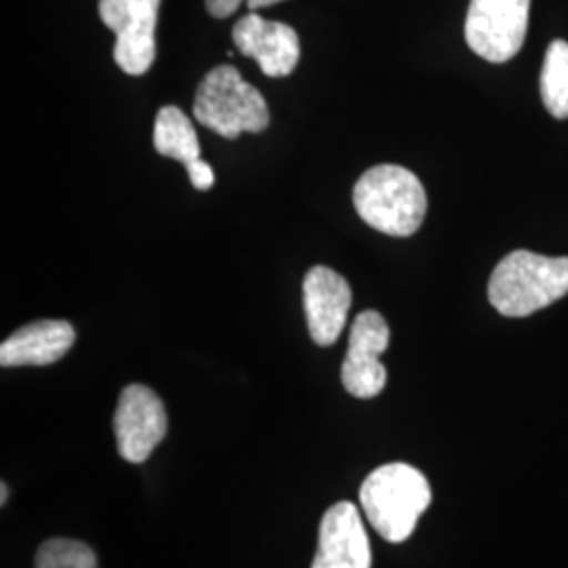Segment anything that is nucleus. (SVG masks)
<instances>
[{
  "mask_svg": "<svg viewBox=\"0 0 568 568\" xmlns=\"http://www.w3.org/2000/svg\"><path fill=\"white\" fill-rule=\"evenodd\" d=\"M114 434L122 459L143 464L166 434L163 400L142 384L124 387L114 413Z\"/></svg>",
  "mask_w": 568,
  "mask_h": 568,
  "instance_id": "nucleus-8",
  "label": "nucleus"
},
{
  "mask_svg": "<svg viewBox=\"0 0 568 568\" xmlns=\"http://www.w3.org/2000/svg\"><path fill=\"white\" fill-rule=\"evenodd\" d=\"M568 295V257L514 251L490 274L488 302L508 316L525 318Z\"/></svg>",
  "mask_w": 568,
  "mask_h": 568,
  "instance_id": "nucleus-2",
  "label": "nucleus"
},
{
  "mask_svg": "<svg viewBox=\"0 0 568 568\" xmlns=\"http://www.w3.org/2000/svg\"><path fill=\"white\" fill-rule=\"evenodd\" d=\"M159 9L161 0H100V18L116 34L114 61L131 77L154 63Z\"/></svg>",
  "mask_w": 568,
  "mask_h": 568,
  "instance_id": "nucleus-6",
  "label": "nucleus"
},
{
  "mask_svg": "<svg viewBox=\"0 0 568 568\" xmlns=\"http://www.w3.org/2000/svg\"><path fill=\"white\" fill-rule=\"evenodd\" d=\"M77 342L68 321H39L21 326L0 345L2 366H47L63 358Z\"/></svg>",
  "mask_w": 568,
  "mask_h": 568,
  "instance_id": "nucleus-12",
  "label": "nucleus"
},
{
  "mask_svg": "<svg viewBox=\"0 0 568 568\" xmlns=\"http://www.w3.org/2000/svg\"><path fill=\"white\" fill-rule=\"evenodd\" d=\"M0 490H2V497H0V504H2V506H4V504H7V485H4V483H2V487H0Z\"/></svg>",
  "mask_w": 568,
  "mask_h": 568,
  "instance_id": "nucleus-18",
  "label": "nucleus"
},
{
  "mask_svg": "<svg viewBox=\"0 0 568 568\" xmlns=\"http://www.w3.org/2000/svg\"><path fill=\"white\" fill-rule=\"evenodd\" d=\"M352 305V288L342 274L326 265H314L304 278V310L312 342L321 347L335 344L344 331Z\"/></svg>",
  "mask_w": 568,
  "mask_h": 568,
  "instance_id": "nucleus-10",
  "label": "nucleus"
},
{
  "mask_svg": "<svg viewBox=\"0 0 568 568\" xmlns=\"http://www.w3.org/2000/svg\"><path fill=\"white\" fill-rule=\"evenodd\" d=\"M371 544L358 508L339 501L326 509L312 568H371Z\"/></svg>",
  "mask_w": 568,
  "mask_h": 568,
  "instance_id": "nucleus-11",
  "label": "nucleus"
},
{
  "mask_svg": "<svg viewBox=\"0 0 568 568\" xmlns=\"http://www.w3.org/2000/svg\"><path fill=\"white\" fill-rule=\"evenodd\" d=\"M530 0H469L467 47L490 63H506L525 44Z\"/></svg>",
  "mask_w": 568,
  "mask_h": 568,
  "instance_id": "nucleus-5",
  "label": "nucleus"
},
{
  "mask_svg": "<svg viewBox=\"0 0 568 568\" xmlns=\"http://www.w3.org/2000/svg\"><path fill=\"white\" fill-rule=\"evenodd\" d=\"M154 148L161 156L187 166L201 159V143L192 121L175 105H164L156 114Z\"/></svg>",
  "mask_w": 568,
  "mask_h": 568,
  "instance_id": "nucleus-13",
  "label": "nucleus"
},
{
  "mask_svg": "<svg viewBox=\"0 0 568 568\" xmlns=\"http://www.w3.org/2000/svg\"><path fill=\"white\" fill-rule=\"evenodd\" d=\"M432 504V488L417 467L387 464L373 469L361 487L366 520L389 544H403Z\"/></svg>",
  "mask_w": 568,
  "mask_h": 568,
  "instance_id": "nucleus-3",
  "label": "nucleus"
},
{
  "mask_svg": "<svg viewBox=\"0 0 568 568\" xmlns=\"http://www.w3.org/2000/svg\"><path fill=\"white\" fill-rule=\"evenodd\" d=\"M204 2H206L209 16L217 18V20H225L232 13H236V9L243 4L244 0H204ZM276 2H283V0H246V7L253 13H257V9H264V7L276 4Z\"/></svg>",
  "mask_w": 568,
  "mask_h": 568,
  "instance_id": "nucleus-16",
  "label": "nucleus"
},
{
  "mask_svg": "<svg viewBox=\"0 0 568 568\" xmlns=\"http://www.w3.org/2000/svg\"><path fill=\"white\" fill-rule=\"evenodd\" d=\"M541 100L558 121L568 119V42L554 41L546 51L541 68Z\"/></svg>",
  "mask_w": 568,
  "mask_h": 568,
  "instance_id": "nucleus-14",
  "label": "nucleus"
},
{
  "mask_svg": "<svg viewBox=\"0 0 568 568\" xmlns=\"http://www.w3.org/2000/svg\"><path fill=\"white\" fill-rule=\"evenodd\" d=\"M232 41L244 58L257 61L270 79L288 77L300 63V37L283 21H267L248 13L236 21Z\"/></svg>",
  "mask_w": 568,
  "mask_h": 568,
  "instance_id": "nucleus-9",
  "label": "nucleus"
},
{
  "mask_svg": "<svg viewBox=\"0 0 568 568\" xmlns=\"http://www.w3.org/2000/svg\"><path fill=\"white\" fill-rule=\"evenodd\" d=\"M37 568H98L95 551L74 539H49L37 551Z\"/></svg>",
  "mask_w": 568,
  "mask_h": 568,
  "instance_id": "nucleus-15",
  "label": "nucleus"
},
{
  "mask_svg": "<svg viewBox=\"0 0 568 568\" xmlns=\"http://www.w3.org/2000/svg\"><path fill=\"white\" fill-rule=\"evenodd\" d=\"M185 169H187V175H190V183H192L196 190L206 192V190H211V187L215 185V173H213V166H211V164L204 163V161L199 159V161L187 164Z\"/></svg>",
  "mask_w": 568,
  "mask_h": 568,
  "instance_id": "nucleus-17",
  "label": "nucleus"
},
{
  "mask_svg": "<svg viewBox=\"0 0 568 568\" xmlns=\"http://www.w3.org/2000/svg\"><path fill=\"white\" fill-rule=\"evenodd\" d=\"M352 201L361 220L387 236H413L426 220V187L400 164L368 169L354 185Z\"/></svg>",
  "mask_w": 568,
  "mask_h": 568,
  "instance_id": "nucleus-1",
  "label": "nucleus"
},
{
  "mask_svg": "<svg viewBox=\"0 0 568 568\" xmlns=\"http://www.w3.org/2000/svg\"><path fill=\"white\" fill-rule=\"evenodd\" d=\"M389 345V326L386 318L366 310L356 316L349 328V344L342 366V384L354 398H375L384 392L387 382L386 366L379 356Z\"/></svg>",
  "mask_w": 568,
  "mask_h": 568,
  "instance_id": "nucleus-7",
  "label": "nucleus"
},
{
  "mask_svg": "<svg viewBox=\"0 0 568 568\" xmlns=\"http://www.w3.org/2000/svg\"><path fill=\"white\" fill-rule=\"evenodd\" d=\"M194 119L225 140L262 133L270 124L264 95L234 65L213 68L196 89Z\"/></svg>",
  "mask_w": 568,
  "mask_h": 568,
  "instance_id": "nucleus-4",
  "label": "nucleus"
}]
</instances>
